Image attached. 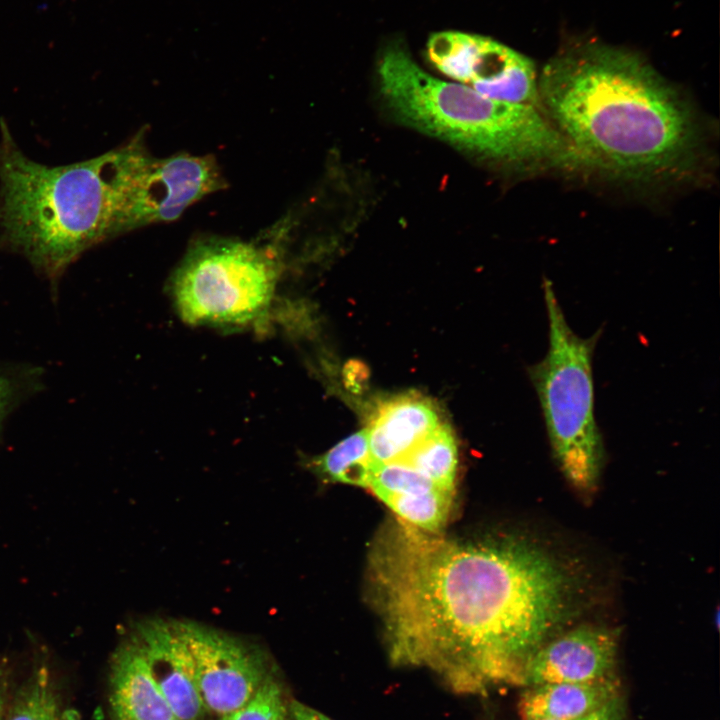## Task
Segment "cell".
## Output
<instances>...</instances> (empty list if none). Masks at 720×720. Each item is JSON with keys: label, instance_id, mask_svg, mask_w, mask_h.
<instances>
[{"label": "cell", "instance_id": "1", "mask_svg": "<svg viewBox=\"0 0 720 720\" xmlns=\"http://www.w3.org/2000/svg\"><path fill=\"white\" fill-rule=\"evenodd\" d=\"M435 534L401 521L371 552L391 662L426 668L459 693L524 686L533 655L578 613L581 575L524 536Z\"/></svg>", "mask_w": 720, "mask_h": 720}, {"label": "cell", "instance_id": "2", "mask_svg": "<svg viewBox=\"0 0 720 720\" xmlns=\"http://www.w3.org/2000/svg\"><path fill=\"white\" fill-rule=\"evenodd\" d=\"M538 93L586 168L642 182L681 176L698 160L694 113L632 52L591 43L567 49L543 68Z\"/></svg>", "mask_w": 720, "mask_h": 720}, {"label": "cell", "instance_id": "3", "mask_svg": "<svg viewBox=\"0 0 720 720\" xmlns=\"http://www.w3.org/2000/svg\"><path fill=\"white\" fill-rule=\"evenodd\" d=\"M142 139L82 162L49 166L24 154L1 120V245L54 282L91 247L130 232L137 179L151 156Z\"/></svg>", "mask_w": 720, "mask_h": 720}, {"label": "cell", "instance_id": "4", "mask_svg": "<svg viewBox=\"0 0 720 720\" xmlns=\"http://www.w3.org/2000/svg\"><path fill=\"white\" fill-rule=\"evenodd\" d=\"M377 75L386 104L402 122L457 148L515 167L586 168L536 107L435 78L400 44L382 51Z\"/></svg>", "mask_w": 720, "mask_h": 720}, {"label": "cell", "instance_id": "5", "mask_svg": "<svg viewBox=\"0 0 720 720\" xmlns=\"http://www.w3.org/2000/svg\"><path fill=\"white\" fill-rule=\"evenodd\" d=\"M548 350L528 368L543 414L553 457L576 489H594L604 465L603 439L595 418L593 355L601 336L576 334L568 324L553 284L543 282Z\"/></svg>", "mask_w": 720, "mask_h": 720}, {"label": "cell", "instance_id": "6", "mask_svg": "<svg viewBox=\"0 0 720 720\" xmlns=\"http://www.w3.org/2000/svg\"><path fill=\"white\" fill-rule=\"evenodd\" d=\"M278 272L274 257L253 243L203 239L188 249L176 268L171 294L189 324L245 327L267 313Z\"/></svg>", "mask_w": 720, "mask_h": 720}, {"label": "cell", "instance_id": "7", "mask_svg": "<svg viewBox=\"0 0 720 720\" xmlns=\"http://www.w3.org/2000/svg\"><path fill=\"white\" fill-rule=\"evenodd\" d=\"M178 626L191 653L206 710L220 717L236 711L272 674L258 646L192 621H178Z\"/></svg>", "mask_w": 720, "mask_h": 720}, {"label": "cell", "instance_id": "8", "mask_svg": "<svg viewBox=\"0 0 720 720\" xmlns=\"http://www.w3.org/2000/svg\"><path fill=\"white\" fill-rule=\"evenodd\" d=\"M226 183L216 160L187 153L164 159L152 156L141 170L130 209V231L177 219L194 202Z\"/></svg>", "mask_w": 720, "mask_h": 720}, {"label": "cell", "instance_id": "9", "mask_svg": "<svg viewBox=\"0 0 720 720\" xmlns=\"http://www.w3.org/2000/svg\"><path fill=\"white\" fill-rule=\"evenodd\" d=\"M131 636L175 717L201 720L207 710L198 691L193 659L178 620H143L135 625Z\"/></svg>", "mask_w": 720, "mask_h": 720}, {"label": "cell", "instance_id": "10", "mask_svg": "<svg viewBox=\"0 0 720 720\" xmlns=\"http://www.w3.org/2000/svg\"><path fill=\"white\" fill-rule=\"evenodd\" d=\"M616 656L614 631L596 625L578 626L554 636L536 651L526 668L524 686L614 676Z\"/></svg>", "mask_w": 720, "mask_h": 720}, {"label": "cell", "instance_id": "11", "mask_svg": "<svg viewBox=\"0 0 720 720\" xmlns=\"http://www.w3.org/2000/svg\"><path fill=\"white\" fill-rule=\"evenodd\" d=\"M462 85L491 99L536 107L540 104L532 61L504 44L477 35Z\"/></svg>", "mask_w": 720, "mask_h": 720}, {"label": "cell", "instance_id": "12", "mask_svg": "<svg viewBox=\"0 0 720 720\" xmlns=\"http://www.w3.org/2000/svg\"><path fill=\"white\" fill-rule=\"evenodd\" d=\"M109 706L112 720L177 719L131 635L112 656Z\"/></svg>", "mask_w": 720, "mask_h": 720}, {"label": "cell", "instance_id": "13", "mask_svg": "<svg viewBox=\"0 0 720 720\" xmlns=\"http://www.w3.org/2000/svg\"><path fill=\"white\" fill-rule=\"evenodd\" d=\"M440 424L433 404L418 395H402L384 402L366 431L373 464L403 459Z\"/></svg>", "mask_w": 720, "mask_h": 720}, {"label": "cell", "instance_id": "14", "mask_svg": "<svg viewBox=\"0 0 720 720\" xmlns=\"http://www.w3.org/2000/svg\"><path fill=\"white\" fill-rule=\"evenodd\" d=\"M526 687L519 703L522 720H578L620 696L615 675L588 682Z\"/></svg>", "mask_w": 720, "mask_h": 720}, {"label": "cell", "instance_id": "15", "mask_svg": "<svg viewBox=\"0 0 720 720\" xmlns=\"http://www.w3.org/2000/svg\"><path fill=\"white\" fill-rule=\"evenodd\" d=\"M310 465L326 480L368 488L373 462L366 429L343 439Z\"/></svg>", "mask_w": 720, "mask_h": 720}, {"label": "cell", "instance_id": "16", "mask_svg": "<svg viewBox=\"0 0 720 720\" xmlns=\"http://www.w3.org/2000/svg\"><path fill=\"white\" fill-rule=\"evenodd\" d=\"M3 720H66L56 682L38 666L11 695Z\"/></svg>", "mask_w": 720, "mask_h": 720}, {"label": "cell", "instance_id": "17", "mask_svg": "<svg viewBox=\"0 0 720 720\" xmlns=\"http://www.w3.org/2000/svg\"><path fill=\"white\" fill-rule=\"evenodd\" d=\"M401 460L438 487L454 492L457 447L448 425L440 423Z\"/></svg>", "mask_w": 720, "mask_h": 720}, {"label": "cell", "instance_id": "18", "mask_svg": "<svg viewBox=\"0 0 720 720\" xmlns=\"http://www.w3.org/2000/svg\"><path fill=\"white\" fill-rule=\"evenodd\" d=\"M453 497V491L437 488L418 494L384 495L379 499L402 522L427 533H437L448 520Z\"/></svg>", "mask_w": 720, "mask_h": 720}, {"label": "cell", "instance_id": "19", "mask_svg": "<svg viewBox=\"0 0 720 720\" xmlns=\"http://www.w3.org/2000/svg\"><path fill=\"white\" fill-rule=\"evenodd\" d=\"M368 488L380 498L384 495L425 493L440 487L407 462L397 460L373 464Z\"/></svg>", "mask_w": 720, "mask_h": 720}, {"label": "cell", "instance_id": "20", "mask_svg": "<svg viewBox=\"0 0 720 720\" xmlns=\"http://www.w3.org/2000/svg\"><path fill=\"white\" fill-rule=\"evenodd\" d=\"M288 702L281 683L272 673L248 703L220 720H286Z\"/></svg>", "mask_w": 720, "mask_h": 720}, {"label": "cell", "instance_id": "21", "mask_svg": "<svg viewBox=\"0 0 720 720\" xmlns=\"http://www.w3.org/2000/svg\"><path fill=\"white\" fill-rule=\"evenodd\" d=\"M578 720H625L622 698L619 696L602 708Z\"/></svg>", "mask_w": 720, "mask_h": 720}, {"label": "cell", "instance_id": "22", "mask_svg": "<svg viewBox=\"0 0 720 720\" xmlns=\"http://www.w3.org/2000/svg\"><path fill=\"white\" fill-rule=\"evenodd\" d=\"M286 720H332L321 712L295 699L288 702Z\"/></svg>", "mask_w": 720, "mask_h": 720}, {"label": "cell", "instance_id": "23", "mask_svg": "<svg viewBox=\"0 0 720 720\" xmlns=\"http://www.w3.org/2000/svg\"><path fill=\"white\" fill-rule=\"evenodd\" d=\"M11 697L9 672L0 664V720H3Z\"/></svg>", "mask_w": 720, "mask_h": 720}, {"label": "cell", "instance_id": "24", "mask_svg": "<svg viewBox=\"0 0 720 720\" xmlns=\"http://www.w3.org/2000/svg\"><path fill=\"white\" fill-rule=\"evenodd\" d=\"M12 397V383L7 377L0 374V424L8 411Z\"/></svg>", "mask_w": 720, "mask_h": 720}, {"label": "cell", "instance_id": "25", "mask_svg": "<svg viewBox=\"0 0 720 720\" xmlns=\"http://www.w3.org/2000/svg\"><path fill=\"white\" fill-rule=\"evenodd\" d=\"M543 720H548V719H543Z\"/></svg>", "mask_w": 720, "mask_h": 720}, {"label": "cell", "instance_id": "26", "mask_svg": "<svg viewBox=\"0 0 720 720\" xmlns=\"http://www.w3.org/2000/svg\"><path fill=\"white\" fill-rule=\"evenodd\" d=\"M175 720H178V719H175Z\"/></svg>", "mask_w": 720, "mask_h": 720}]
</instances>
